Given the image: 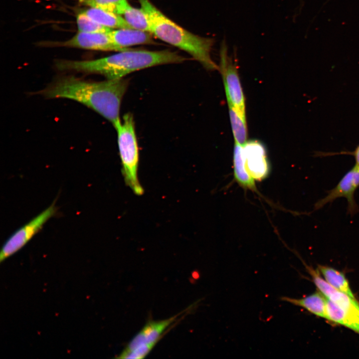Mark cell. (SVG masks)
<instances>
[{"label": "cell", "mask_w": 359, "mask_h": 359, "mask_svg": "<svg viewBox=\"0 0 359 359\" xmlns=\"http://www.w3.org/2000/svg\"><path fill=\"white\" fill-rule=\"evenodd\" d=\"M108 32L88 33L78 31L71 39L60 43L59 45L95 50L125 51L113 44Z\"/></svg>", "instance_id": "10"}, {"label": "cell", "mask_w": 359, "mask_h": 359, "mask_svg": "<svg viewBox=\"0 0 359 359\" xmlns=\"http://www.w3.org/2000/svg\"><path fill=\"white\" fill-rule=\"evenodd\" d=\"M242 146L235 143L233 151L234 175L235 180L244 187L255 189L254 180L246 171L242 158Z\"/></svg>", "instance_id": "16"}, {"label": "cell", "mask_w": 359, "mask_h": 359, "mask_svg": "<svg viewBox=\"0 0 359 359\" xmlns=\"http://www.w3.org/2000/svg\"><path fill=\"white\" fill-rule=\"evenodd\" d=\"M120 15L131 28L150 32L149 17L141 7L140 8L134 7L128 3Z\"/></svg>", "instance_id": "15"}, {"label": "cell", "mask_w": 359, "mask_h": 359, "mask_svg": "<svg viewBox=\"0 0 359 359\" xmlns=\"http://www.w3.org/2000/svg\"><path fill=\"white\" fill-rule=\"evenodd\" d=\"M56 212L55 201L46 209L17 229L6 241L0 253V262L22 248Z\"/></svg>", "instance_id": "7"}, {"label": "cell", "mask_w": 359, "mask_h": 359, "mask_svg": "<svg viewBox=\"0 0 359 359\" xmlns=\"http://www.w3.org/2000/svg\"><path fill=\"white\" fill-rule=\"evenodd\" d=\"M83 11L95 21L110 29L131 28L122 16L115 13L94 7Z\"/></svg>", "instance_id": "14"}, {"label": "cell", "mask_w": 359, "mask_h": 359, "mask_svg": "<svg viewBox=\"0 0 359 359\" xmlns=\"http://www.w3.org/2000/svg\"><path fill=\"white\" fill-rule=\"evenodd\" d=\"M185 58L169 50L149 51L129 49L107 57L91 60H60L57 68L87 74H97L108 80L123 78L141 69L159 65L180 63Z\"/></svg>", "instance_id": "2"}, {"label": "cell", "mask_w": 359, "mask_h": 359, "mask_svg": "<svg viewBox=\"0 0 359 359\" xmlns=\"http://www.w3.org/2000/svg\"><path fill=\"white\" fill-rule=\"evenodd\" d=\"M180 314L163 320L148 321L124 350L132 351L144 344L158 342L164 332L176 321Z\"/></svg>", "instance_id": "11"}, {"label": "cell", "mask_w": 359, "mask_h": 359, "mask_svg": "<svg viewBox=\"0 0 359 359\" xmlns=\"http://www.w3.org/2000/svg\"><path fill=\"white\" fill-rule=\"evenodd\" d=\"M321 292H316L300 299L282 297L280 300L306 309L319 317L328 319L327 298Z\"/></svg>", "instance_id": "13"}, {"label": "cell", "mask_w": 359, "mask_h": 359, "mask_svg": "<svg viewBox=\"0 0 359 359\" xmlns=\"http://www.w3.org/2000/svg\"><path fill=\"white\" fill-rule=\"evenodd\" d=\"M108 34L113 44L124 50L130 46L154 42L151 32L132 28L111 29Z\"/></svg>", "instance_id": "12"}, {"label": "cell", "mask_w": 359, "mask_h": 359, "mask_svg": "<svg viewBox=\"0 0 359 359\" xmlns=\"http://www.w3.org/2000/svg\"><path fill=\"white\" fill-rule=\"evenodd\" d=\"M225 39L221 42L219 55L220 70L223 80L228 105L232 107L243 118L246 119L245 98L239 79L236 59L233 61L228 55Z\"/></svg>", "instance_id": "6"}, {"label": "cell", "mask_w": 359, "mask_h": 359, "mask_svg": "<svg viewBox=\"0 0 359 359\" xmlns=\"http://www.w3.org/2000/svg\"><path fill=\"white\" fill-rule=\"evenodd\" d=\"M147 13L150 23V32L161 40L190 54L204 68L219 70L210 52L214 39L195 35L179 25L165 15L149 0H138Z\"/></svg>", "instance_id": "3"}, {"label": "cell", "mask_w": 359, "mask_h": 359, "mask_svg": "<svg viewBox=\"0 0 359 359\" xmlns=\"http://www.w3.org/2000/svg\"><path fill=\"white\" fill-rule=\"evenodd\" d=\"M359 187V166L355 164L345 174L337 184L328 192L325 197L315 203V210L322 208L338 198L344 197L348 202V212L354 215L359 211V207L355 198V191Z\"/></svg>", "instance_id": "8"}, {"label": "cell", "mask_w": 359, "mask_h": 359, "mask_svg": "<svg viewBox=\"0 0 359 359\" xmlns=\"http://www.w3.org/2000/svg\"><path fill=\"white\" fill-rule=\"evenodd\" d=\"M79 31L88 33L108 32L111 29L104 26L88 16L83 11L76 16Z\"/></svg>", "instance_id": "20"}, {"label": "cell", "mask_w": 359, "mask_h": 359, "mask_svg": "<svg viewBox=\"0 0 359 359\" xmlns=\"http://www.w3.org/2000/svg\"><path fill=\"white\" fill-rule=\"evenodd\" d=\"M352 155L355 158L356 165L359 166V145L353 152Z\"/></svg>", "instance_id": "22"}, {"label": "cell", "mask_w": 359, "mask_h": 359, "mask_svg": "<svg viewBox=\"0 0 359 359\" xmlns=\"http://www.w3.org/2000/svg\"><path fill=\"white\" fill-rule=\"evenodd\" d=\"M319 269L329 284L337 290L355 298L349 282L343 273L328 266L320 265Z\"/></svg>", "instance_id": "17"}, {"label": "cell", "mask_w": 359, "mask_h": 359, "mask_svg": "<svg viewBox=\"0 0 359 359\" xmlns=\"http://www.w3.org/2000/svg\"><path fill=\"white\" fill-rule=\"evenodd\" d=\"M129 80L121 78L92 81L74 76H61L39 93L48 99L65 98L93 110L114 127L121 120L120 111Z\"/></svg>", "instance_id": "1"}, {"label": "cell", "mask_w": 359, "mask_h": 359, "mask_svg": "<svg viewBox=\"0 0 359 359\" xmlns=\"http://www.w3.org/2000/svg\"><path fill=\"white\" fill-rule=\"evenodd\" d=\"M83 5L101 9L120 15L127 0H78Z\"/></svg>", "instance_id": "19"}, {"label": "cell", "mask_w": 359, "mask_h": 359, "mask_svg": "<svg viewBox=\"0 0 359 359\" xmlns=\"http://www.w3.org/2000/svg\"><path fill=\"white\" fill-rule=\"evenodd\" d=\"M310 274L318 289L328 299V320L359 334V303L355 298L334 288L320 276L318 271L313 270Z\"/></svg>", "instance_id": "5"}, {"label": "cell", "mask_w": 359, "mask_h": 359, "mask_svg": "<svg viewBox=\"0 0 359 359\" xmlns=\"http://www.w3.org/2000/svg\"><path fill=\"white\" fill-rule=\"evenodd\" d=\"M157 343L144 344L132 351L123 350L117 358L127 359H143L150 353Z\"/></svg>", "instance_id": "21"}, {"label": "cell", "mask_w": 359, "mask_h": 359, "mask_svg": "<svg viewBox=\"0 0 359 359\" xmlns=\"http://www.w3.org/2000/svg\"><path fill=\"white\" fill-rule=\"evenodd\" d=\"M229 114L232 133L236 143L243 146L247 142V129L246 119L228 106Z\"/></svg>", "instance_id": "18"}, {"label": "cell", "mask_w": 359, "mask_h": 359, "mask_svg": "<svg viewBox=\"0 0 359 359\" xmlns=\"http://www.w3.org/2000/svg\"><path fill=\"white\" fill-rule=\"evenodd\" d=\"M242 152L244 166L249 175L254 180L265 179L269 167L264 145L257 140L249 141L242 146Z\"/></svg>", "instance_id": "9"}, {"label": "cell", "mask_w": 359, "mask_h": 359, "mask_svg": "<svg viewBox=\"0 0 359 359\" xmlns=\"http://www.w3.org/2000/svg\"><path fill=\"white\" fill-rule=\"evenodd\" d=\"M114 128L117 134L122 172L125 182L135 194L141 195L144 190L138 178L139 152L132 114H125L123 121L117 123Z\"/></svg>", "instance_id": "4"}]
</instances>
